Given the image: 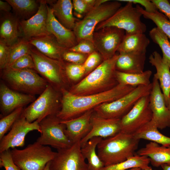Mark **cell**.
Masks as SVG:
<instances>
[{"instance_id":"24","label":"cell","mask_w":170,"mask_h":170,"mask_svg":"<svg viewBox=\"0 0 170 170\" xmlns=\"http://www.w3.org/2000/svg\"><path fill=\"white\" fill-rule=\"evenodd\" d=\"M146 59V53H119L116 70L126 73H142L144 71Z\"/></svg>"},{"instance_id":"4","label":"cell","mask_w":170,"mask_h":170,"mask_svg":"<svg viewBox=\"0 0 170 170\" xmlns=\"http://www.w3.org/2000/svg\"><path fill=\"white\" fill-rule=\"evenodd\" d=\"M1 70V80L11 89L21 93L35 96L40 95L49 84L33 69L6 68Z\"/></svg>"},{"instance_id":"28","label":"cell","mask_w":170,"mask_h":170,"mask_svg":"<svg viewBox=\"0 0 170 170\" xmlns=\"http://www.w3.org/2000/svg\"><path fill=\"white\" fill-rule=\"evenodd\" d=\"M58 21L67 29L73 30L76 23L73 14V6L71 0H58L51 7Z\"/></svg>"},{"instance_id":"52","label":"cell","mask_w":170,"mask_h":170,"mask_svg":"<svg viewBox=\"0 0 170 170\" xmlns=\"http://www.w3.org/2000/svg\"><path fill=\"white\" fill-rule=\"evenodd\" d=\"M128 170H142L141 168L138 167H136L130 169Z\"/></svg>"},{"instance_id":"17","label":"cell","mask_w":170,"mask_h":170,"mask_svg":"<svg viewBox=\"0 0 170 170\" xmlns=\"http://www.w3.org/2000/svg\"><path fill=\"white\" fill-rule=\"evenodd\" d=\"M37 13L28 20L20 21L23 38L28 40L34 37L51 34L47 28L48 5L46 1L39 0Z\"/></svg>"},{"instance_id":"32","label":"cell","mask_w":170,"mask_h":170,"mask_svg":"<svg viewBox=\"0 0 170 170\" xmlns=\"http://www.w3.org/2000/svg\"><path fill=\"white\" fill-rule=\"evenodd\" d=\"M152 74V72L150 70L140 73H126L116 71V77L118 83L137 87L151 84L150 79Z\"/></svg>"},{"instance_id":"37","label":"cell","mask_w":170,"mask_h":170,"mask_svg":"<svg viewBox=\"0 0 170 170\" xmlns=\"http://www.w3.org/2000/svg\"><path fill=\"white\" fill-rule=\"evenodd\" d=\"M108 0H73V9L77 16H84L93 8L107 1Z\"/></svg>"},{"instance_id":"53","label":"cell","mask_w":170,"mask_h":170,"mask_svg":"<svg viewBox=\"0 0 170 170\" xmlns=\"http://www.w3.org/2000/svg\"><path fill=\"white\" fill-rule=\"evenodd\" d=\"M144 170H153L151 167L149 166L148 167L146 168Z\"/></svg>"},{"instance_id":"36","label":"cell","mask_w":170,"mask_h":170,"mask_svg":"<svg viewBox=\"0 0 170 170\" xmlns=\"http://www.w3.org/2000/svg\"><path fill=\"white\" fill-rule=\"evenodd\" d=\"M31 46L28 40L23 37L20 39L16 42L10 46L9 58L6 68L9 67L22 56L30 54Z\"/></svg>"},{"instance_id":"42","label":"cell","mask_w":170,"mask_h":170,"mask_svg":"<svg viewBox=\"0 0 170 170\" xmlns=\"http://www.w3.org/2000/svg\"><path fill=\"white\" fill-rule=\"evenodd\" d=\"M68 50L88 55L96 51L93 42L88 40L80 41Z\"/></svg>"},{"instance_id":"48","label":"cell","mask_w":170,"mask_h":170,"mask_svg":"<svg viewBox=\"0 0 170 170\" xmlns=\"http://www.w3.org/2000/svg\"><path fill=\"white\" fill-rule=\"evenodd\" d=\"M12 8L10 4L6 0H0V10L5 13H9Z\"/></svg>"},{"instance_id":"7","label":"cell","mask_w":170,"mask_h":170,"mask_svg":"<svg viewBox=\"0 0 170 170\" xmlns=\"http://www.w3.org/2000/svg\"><path fill=\"white\" fill-rule=\"evenodd\" d=\"M152 83L148 85H140L132 91L113 101L103 103L94 109L97 115L107 119H121L142 97L149 95Z\"/></svg>"},{"instance_id":"15","label":"cell","mask_w":170,"mask_h":170,"mask_svg":"<svg viewBox=\"0 0 170 170\" xmlns=\"http://www.w3.org/2000/svg\"><path fill=\"white\" fill-rule=\"evenodd\" d=\"M37 130L40 133L39 122L36 121L29 122L22 114L12 126L11 129L0 140V153L25 145V139L29 132Z\"/></svg>"},{"instance_id":"50","label":"cell","mask_w":170,"mask_h":170,"mask_svg":"<svg viewBox=\"0 0 170 170\" xmlns=\"http://www.w3.org/2000/svg\"><path fill=\"white\" fill-rule=\"evenodd\" d=\"M166 105L170 110V95L169 96L167 100L166 103Z\"/></svg>"},{"instance_id":"3","label":"cell","mask_w":170,"mask_h":170,"mask_svg":"<svg viewBox=\"0 0 170 170\" xmlns=\"http://www.w3.org/2000/svg\"><path fill=\"white\" fill-rule=\"evenodd\" d=\"M139 140L133 134L121 131L102 139L97 146V152L105 167L115 164L135 155Z\"/></svg>"},{"instance_id":"33","label":"cell","mask_w":170,"mask_h":170,"mask_svg":"<svg viewBox=\"0 0 170 170\" xmlns=\"http://www.w3.org/2000/svg\"><path fill=\"white\" fill-rule=\"evenodd\" d=\"M150 163L148 157L137 154L118 163L104 167L101 170H127L136 167L144 170L149 166Z\"/></svg>"},{"instance_id":"38","label":"cell","mask_w":170,"mask_h":170,"mask_svg":"<svg viewBox=\"0 0 170 170\" xmlns=\"http://www.w3.org/2000/svg\"><path fill=\"white\" fill-rule=\"evenodd\" d=\"M24 108L21 107L15 110L0 120V140L11 128L15 121L21 115Z\"/></svg>"},{"instance_id":"21","label":"cell","mask_w":170,"mask_h":170,"mask_svg":"<svg viewBox=\"0 0 170 170\" xmlns=\"http://www.w3.org/2000/svg\"><path fill=\"white\" fill-rule=\"evenodd\" d=\"M48 8L47 26L50 34L54 36L60 45L67 49L76 45L77 42L73 31L67 29L58 21L51 7L48 6Z\"/></svg>"},{"instance_id":"30","label":"cell","mask_w":170,"mask_h":170,"mask_svg":"<svg viewBox=\"0 0 170 170\" xmlns=\"http://www.w3.org/2000/svg\"><path fill=\"white\" fill-rule=\"evenodd\" d=\"M102 139L100 137H93L81 147L82 154L88 162V170H101L105 167L97 152V146Z\"/></svg>"},{"instance_id":"25","label":"cell","mask_w":170,"mask_h":170,"mask_svg":"<svg viewBox=\"0 0 170 170\" xmlns=\"http://www.w3.org/2000/svg\"><path fill=\"white\" fill-rule=\"evenodd\" d=\"M5 13L1 19L0 41L10 46L20 39L21 32L19 19L15 15Z\"/></svg>"},{"instance_id":"46","label":"cell","mask_w":170,"mask_h":170,"mask_svg":"<svg viewBox=\"0 0 170 170\" xmlns=\"http://www.w3.org/2000/svg\"><path fill=\"white\" fill-rule=\"evenodd\" d=\"M118 1L120 2H130L133 4H140L144 7L145 11L149 13H155L158 10L156 6L151 0H121Z\"/></svg>"},{"instance_id":"5","label":"cell","mask_w":170,"mask_h":170,"mask_svg":"<svg viewBox=\"0 0 170 170\" xmlns=\"http://www.w3.org/2000/svg\"><path fill=\"white\" fill-rule=\"evenodd\" d=\"M121 6L122 3L118 0H108L93 8L82 19L76 21L73 31L77 43L82 40L93 42L96 26L111 17Z\"/></svg>"},{"instance_id":"8","label":"cell","mask_w":170,"mask_h":170,"mask_svg":"<svg viewBox=\"0 0 170 170\" xmlns=\"http://www.w3.org/2000/svg\"><path fill=\"white\" fill-rule=\"evenodd\" d=\"M126 2L111 17L98 24L95 31L105 27L113 26L124 30L125 34L144 33L147 27L141 20L142 14L133 6L132 3Z\"/></svg>"},{"instance_id":"16","label":"cell","mask_w":170,"mask_h":170,"mask_svg":"<svg viewBox=\"0 0 170 170\" xmlns=\"http://www.w3.org/2000/svg\"><path fill=\"white\" fill-rule=\"evenodd\" d=\"M152 88L149 95V106L152 115V120L158 129L170 127V110L166 105L158 80L153 76Z\"/></svg>"},{"instance_id":"9","label":"cell","mask_w":170,"mask_h":170,"mask_svg":"<svg viewBox=\"0 0 170 170\" xmlns=\"http://www.w3.org/2000/svg\"><path fill=\"white\" fill-rule=\"evenodd\" d=\"M56 89L49 84L43 92L26 108L22 115L29 122L39 123L46 117L56 115L61 107Z\"/></svg>"},{"instance_id":"41","label":"cell","mask_w":170,"mask_h":170,"mask_svg":"<svg viewBox=\"0 0 170 170\" xmlns=\"http://www.w3.org/2000/svg\"><path fill=\"white\" fill-rule=\"evenodd\" d=\"M8 68L14 70L31 69L35 70L34 61L30 54H26L19 58Z\"/></svg>"},{"instance_id":"12","label":"cell","mask_w":170,"mask_h":170,"mask_svg":"<svg viewBox=\"0 0 170 170\" xmlns=\"http://www.w3.org/2000/svg\"><path fill=\"white\" fill-rule=\"evenodd\" d=\"M125 34L124 30L109 26L95 31L93 42L96 50L103 60L110 59L116 54Z\"/></svg>"},{"instance_id":"44","label":"cell","mask_w":170,"mask_h":170,"mask_svg":"<svg viewBox=\"0 0 170 170\" xmlns=\"http://www.w3.org/2000/svg\"><path fill=\"white\" fill-rule=\"evenodd\" d=\"M11 149L0 153V166L5 170H21L14 162L11 154Z\"/></svg>"},{"instance_id":"22","label":"cell","mask_w":170,"mask_h":170,"mask_svg":"<svg viewBox=\"0 0 170 170\" xmlns=\"http://www.w3.org/2000/svg\"><path fill=\"white\" fill-rule=\"evenodd\" d=\"M30 44L40 53L51 58L62 60V55L67 49L60 45L52 34L31 38Z\"/></svg>"},{"instance_id":"51","label":"cell","mask_w":170,"mask_h":170,"mask_svg":"<svg viewBox=\"0 0 170 170\" xmlns=\"http://www.w3.org/2000/svg\"><path fill=\"white\" fill-rule=\"evenodd\" d=\"M49 163L50 162L47 164L45 167L42 170H49Z\"/></svg>"},{"instance_id":"20","label":"cell","mask_w":170,"mask_h":170,"mask_svg":"<svg viewBox=\"0 0 170 170\" xmlns=\"http://www.w3.org/2000/svg\"><path fill=\"white\" fill-rule=\"evenodd\" d=\"M94 110L69 120L62 121L65 126V133L73 144L80 141L91 131V117Z\"/></svg>"},{"instance_id":"18","label":"cell","mask_w":170,"mask_h":170,"mask_svg":"<svg viewBox=\"0 0 170 170\" xmlns=\"http://www.w3.org/2000/svg\"><path fill=\"white\" fill-rule=\"evenodd\" d=\"M36 99L35 95L21 93L9 88L2 80L0 82V109L5 116L17 108L23 107Z\"/></svg>"},{"instance_id":"6","label":"cell","mask_w":170,"mask_h":170,"mask_svg":"<svg viewBox=\"0 0 170 170\" xmlns=\"http://www.w3.org/2000/svg\"><path fill=\"white\" fill-rule=\"evenodd\" d=\"M10 152L14 162L21 170H42L56 153L49 146L37 141L23 149H12Z\"/></svg>"},{"instance_id":"54","label":"cell","mask_w":170,"mask_h":170,"mask_svg":"<svg viewBox=\"0 0 170 170\" xmlns=\"http://www.w3.org/2000/svg\"><path fill=\"white\" fill-rule=\"evenodd\" d=\"M168 1L170 3V0H169Z\"/></svg>"},{"instance_id":"11","label":"cell","mask_w":170,"mask_h":170,"mask_svg":"<svg viewBox=\"0 0 170 170\" xmlns=\"http://www.w3.org/2000/svg\"><path fill=\"white\" fill-rule=\"evenodd\" d=\"M41 135L36 141L57 150L68 148L73 144L65 133V126L56 115L48 116L39 123Z\"/></svg>"},{"instance_id":"13","label":"cell","mask_w":170,"mask_h":170,"mask_svg":"<svg viewBox=\"0 0 170 170\" xmlns=\"http://www.w3.org/2000/svg\"><path fill=\"white\" fill-rule=\"evenodd\" d=\"M149 95L140 98L121 119V132L133 134L152 120V115L149 106Z\"/></svg>"},{"instance_id":"1","label":"cell","mask_w":170,"mask_h":170,"mask_svg":"<svg viewBox=\"0 0 170 170\" xmlns=\"http://www.w3.org/2000/svg\"><path fill=\"white\" fill-rule=\"evenodd\" d=\"M136 87L118 83L110 90L84 96L74 95L66 89L62 88L60 90V109L56 116L62 121L75 118L101 104L118 99Z\"/></svg>"},{"instance_id":"19","label":"cell","mask_w":170,"mask_h":170,"mask_svg":"<svg viewBox=\"0 0 170 170\" xmlns=\"http://www.w3.org/2000/svg\"><path fill=\"white\" fill-rule=\"evenodd\" d=\"M120 121L121 119L104 118L94 112L91 118V130L80 141L81 147L93 137L105 139L113 136L120 132Z\"/></svg>"},{"instance_id":"39","label":"cell","mask_w":170,"mask_h":170,"mask_svg":"<svg viewBox=\"0 0 170 170\" xmlns=\"http://www.w3.org/2000/svg\"><path fill=\"white\" fill-rule=\"evenodd\" d=\"M65 70L67 78L76 81L85 74L83 64H77L68 63L65 64Z\"/></svg>"},{"instance_id":"45","label":"cell","mask_w":170,"mask_h":170,"mask_svg":"<svg viewBox=\"0 0 170 170\" xmlns=\"http://www.w3.org/2000/svg\"><path fill=\"white\" fill-rule=\"evenodd\" d=\"M10 46L0 41V69H5L7 66L9 56Z\"/></svg>"},{"instance_id":"35","label":"cell","mask_w":170,"mask_h":170,"mask_svg":"<svg viewBox=\"0 0 170 170\" xmlns=\"http://www.w3.org/2000/svg\"><path fill=\"white\" fill-rule=\"evenodd\" d=\"M136 8L145 18L152 20L167 37L170 42V22L163 14L158 11L155 13L146 12L139 5Z\"/></svg>"},{"instance_id":"23","label":"cell","mask_w":170,"mask_h":170,"mask_svg":"<svg viewBox=\"0 0 170 170\" xmlns=\"http://www.w3.org/2000/svg\"><path fill=\"white\" fill-rule=\"evenodd\" d=\"M149 59L150 63L156 68V72L153 76L159 82L166 103L170 95V68L157 51L152 52Z\"/></svg>"},{"instance_id":"40","label":"cell","mask_w":170,"mask_h":170,"mask_svg":"<svg viewBox=\"0 0 170 170\" xmlns=\"http://www.w3.org/2000/svg\"><path fill=\"white\" fill-rule=\"evenodd\" d=\"M104 60L100 54L97 51L88 55L83 64L85 74H88L97 67Z\"/></svg>"},{"instance_id":"14","label":"cell","mask_w":170,"mask_h":170,"mask_svg":"<svg viewBox=\"0 0 170 170\" xmlns=\"http://www.w3.org/2000/svg\"><path fill=\"white\" fill-rule=\"evenodd\" d=\"M81 149L80 141L68 148L57 150L50 162L49 170H88Z\"/></svg>"},{"instance_id":"31","label":"cell","mask_w":170,"mask_h":170,"mask_svg":"<svg viewBox=\"0 0 170 170\" xmlns=\"http://www.w3.org/2000/svg\"><path fill=\"white\" fill-rule=\"evenodd\" d=\"M11 5L15 16L22 20H27L37 12L39 3L34 0H6Z\"/></svg>"},{"instance_id":"26","label":"cell","mask_w":170,"mask_h":170,"mask_svg":"<svg viewBox=\"0 0 170 170\" xmlns=\"http://www.w3.org/2000/svg\"><path fill=\"white\" fill-rule=\"evenodd\" d=\"M137 155L149 158L152 165L158 167L164 164H170V146L165 147L150 141L139 149Z\"/></svg>"},{"instance_id":"29","label":"cell","mask_w":170,"mask_h":170,"mask_svg":"<svg viewBox=\"0 0 170 170\" xmlns=\"http://www.w3.org/2000/svg\"><path fill=\"white\" fill-rule=\"evenodd\" d=\"M158 129L155 122L151 120L133 134L135 137L140 140L144 139L164 146H170V137L163 134Z\"/></svg>"},{"instance_id":"34","label":"cell","mask_w":170,"mask_h":170,"mask_svg":"<svg viewBox=\"0 0 170 170\" xmlns=\"http://www.w3.org/2000/svg\"><path fill=\"white\" fill-rule=\"evenodd\" d=\"M149 35L152 41L160 47L162 53V59L170 68V42L168 38L157 27L150 30Z\"/></svg>"},{"instance_id":"10","label":"cell","mask_w":170,"mask_h":170,"mask_svg":"<svg viewBox=\"0 0 170 170\" xmlns=\"http://www.w3.org/2000/svg\"><path fill=\"white\" fill-rule=\"evenodd\" d=\"M30 55L34 61L35 70L54 88H65V73L64 61L55 60L42 54L37 49L31 48Z\"/></svg>"},{"instance_id":"27","label":"cell","mask_w":170,"mask_h":170,"mask_svg":"<svg viewBox=\"0 0 170 170\" xmlns=\"http://www.w3.org/2000/svg\"><path fill=\"white\" fill-rule=\"evenodd\" d=\"M150 42L144 33L125 34L117 52L119 53H146Z\"/></svg>"},{"instance_id":"2","label":"cell","mask_w":170,"mask_h":170,"mask_svg":"<svg viewBox=\"0 0 170 170\" xmlns=\"http://www.w3.org/2000/svg\"><path fill=\"white\" fill-rule=\"evenodd\" d=\"M118 54L105 60L79 82L68 90L77 96L94 94L110 90L118 83L116 77V65Z\"/></svg>"},{"instance_id":"49","label":"cell","mask_w":170,"mask_h":170,"mask_svg":"<svg viewBox=\"0 0 170 170\" xmlns=\"http://www.w3.org/2000/svg\"><path fill=\"white\" fill-rule=\"evenodd\" d=\"M163 170H170V164H164L161 166Z\"/></svg>"},{"instance_id":"43","label":"cell","mask_w":170,"mask_h":170,"mask_svg":"<svg viewBox=\"0 0 170 170\" xmlns=\"http://www.w3.org/2000/svg\"><path fill=\"white\" fill-rule=\"evenodd\" d=\"M88 55L70 51L68 49L62 55V60L68 63L77 64H83Z\"/></svg>"},{"instance_id":"47","label":"cell","mask_w":170,"mask_h":170,"mask_svg":"<svg viewBox=\"0 0 170 170\" xmlns=\"http://www.w3.org/2000/svg\"><path fill=\"white\" fill-rule=\"evenodd\" d=\"M158 10L163 14L170 22V3L168 0H151Z\"/></svg>"}]
</instances>
